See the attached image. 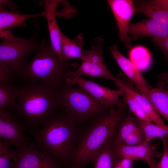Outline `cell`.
<instances>
[{
    "instance_id": "cell-1",
    "label": "cell",
    "mask_w": 168,
    "mask_h": 168,
    "mask_svg": "<svg viewBox=\"0 0 168 168\" xmlns=\"http://www.w3.org/2000/svg\"><path fill=\"white\" fill-rule=\"evenodd\" d=\"M58 90L37 82L20 86V94L14 107L29 132L42 127L58 108Z\"/></svg>"
},
{
    "instance_id": "cell-2",
    "label": "cell",
    "mask_w": 168,
    "mask_h": 168,
    "mask_svg": "<svg viewBox=\"0 0 168 168\" xmlns=\"http://www.w3.org/2000/svg\"><path fill=\"white\" fill-rule=\"evenodd\" d=\"M37 51L33 59L24 63L18 71V78L27 83H40L58 89L72 71L68 64L56 53L50 41L42 40Z\"/></svg>"
},
{
    "instance_id": "cell-3",
    "label": "cell",
    "mask_w": 168,
    "mask_h": 168,
    "mask_svg": "<svg viewBox=\"0 0 168 168\" xmlns=\"http://www.w3.org/2000/svg\"><path fill=\"white\" fill-rule=\"evenodd\" d=\"M127 107L122 101V104L116 109H111L94 119L74 153L73 159L76 163L82 164L94 161L100 151L112 142L120 123L126 116Z\"/></svg>"
},
{
    "instance_id": "cell-4",
    "label": "cell",
    "mask_w": 168,
    "mask_h": 168,
    "mask_svg": "<svg viewBox=\"0 0 168 168\" xmlns=\"http://www.w3.org/2000/svg\"><path fill=\"white\" fill-rule=\"evenodd\" d=\"M75 123L62 111H56L42 127L29 132L37 147L55 158L65 160L72 152Z\"/></svg>"
},
{
    "instance_id": "cell-5",
    "label": "cell",
    "mask_w": 168,
    "mask_h": 168,
    "mask_svg": "<svg viewBox=\"0 0 168 168\" xmlns=\"http://www.w3.org/2000/svg\"><path fill=\"white\" fill-rule=\"evenodd\" d=\"M66 82L58 89V108L76 122L96 119L111 109L105 106L79 86L73 87Z\"/></svg>"
},
{
    "instance_id": "cell-6",
    "label": "cell",
    "mask_w": 168,
    "mask_h": 168,
    "mask_svg": "<svg viewBox=\"0 0 168 168\" xmlns=\"http://www.w3.org/2000/svg\"><path fill=\"white\" fill-rule=\"evenodd\" d=\"M37 31L29 39L13 35L3 39L0 44V66L9 68L16 74L22 65L26 62L29 54L37 50Z\"/></svg>"
},
{
    "instance_id": "cell-7",
    "label": "cell",
    "mask_w": 168,
    "mask_h": 168,
    "mask_svg": "<svg viewBox=\"0 0 168 168\" xmlns=\"http://www.w3.org/2000/svg\"><path fill=\"white\" fill-rule=\"evenodd\" d=\"M66 82L72 85L79 86L109 109L113 108L114 106L119 107L122 104V100L120 97L123 96L124 92L121 89L114 90L81 77L69 76Z\"/></svg>"
},
{
    "instance_id": "cell-8",
    "label": "cell",
    "mask_w": 168,
    "mask_h": 168,
    "mask_svg": "<svg viewBox=\"0 0 168 168\" xmlns=\"http://www.w3.org/2000/svg\"><path fill=\"white\" fill-rule=\"evenodd\" d=\"M34 142L18 148L12 168H58L55 158L47 152L40 150Z\"/></svg>"
},
{
    "instance_id": "cell-9",
    "label": "cell",
    "mask_w": 168,
    "mask_h": 168,
    "mask_svg": "<svg viewBox=\"0 0 168 168\" xmlns=\"http://www.w3.org/2000/svg\"><path fill=\"white\" fill-rule=\"evenodd\" d=\"M25 130L24 124L16 117L4 110H0V139L10 146L21 148L30 143V139L24 133Z\"/></svg>"
},
{
    "instance_id": "cell-10",
    "label": "cell",
    "mask_w": 168,
    "mask_h": 168,
    "mask_svg": "<svg viewBox=\"0 0 168 168\" xmlns=\"http://www.w3.org/2000/svg\"><path fill=\"white\" fill-rule=\"evenodd\" d=\"M116 21L119 36L127 48L132 46L128 30L130 20L136 12L135 7L131 0H107Z\"/></svg>"
},
{
    "instance_id": "cell-11",
    "label": "cell",
    "mask_w": 168,
    "mask_h": 168,
    "mask_svg": "<svg viewBox=\"0 0 168 168\" xmlns=\"http://www.w3.org/2000/svg\"><path fill=\"white\" fill-rule=\"evenodd\" d=\"M110 51L118 64L126 76L136 85V90L145 96L152 87L147 82L140 70L128 58L120 53L117 46L113 45Z\"/></svg>"
},
{
    "instance_id": "cell-12",
    "label": "cell",
    "mask_w": 168,
    "mask_h": 168,
    "mask_svg": "<svg viewBox=\"0 0 168 168\" xmlns=\"http://www.w3.org/2000/svg\"><path fill=\"white\" fill-rule=\"evenodd\" d=\"M112 144L116 156L119 159L127 158L134 161L142 160L148 165L156 156V146L149 143L134 146L122 144Z\"/></svg>"
},
{
    "instance_id": "cell-13",
    "label": "cell",
    "mask_w": 168,
    "mask_h": 168,
    "mask_svg": "<svg viewBox=\"0 0 168 168\" xmlns=\"http://www.w3.org/2000/svg\"><path fill=\"white\" fill-rule=\"evenodd\" d=\"M128 34L134 39L143 36L152 37L155 42L168 36V26L151 19L130 24Z\"/></svg>"
},
{
    "instance_id": "cell-14",
    "label": "cell",
    "mask_w": 168,
    "mask_h": 168,
    "mask_svg": "<svg viewBox=\"0 0 168 168\" xmlns=\"http://www.w3.org/2000/svg\"><path fill=\"white\" fill-rule=\"evenodd\" d=\"M117 77L120 80V81L114 83L116 86L119 89L128 92L134 97L152 122L161 126H166L150 101L146 96L139 93L131 84L129 83L125 79L123 78L121 74L119 75Z\"/></svg>"
},
{
    "instance_id": "cell-15",
    "label": "cell",
    "mask_w": 168,
    "mask_h": 168,
    "mask_svg": "<svg viewBox=\"0 0 168 168\" xmlns=\"http://www.w3.org/2000/svg\"><path fill=\"white\" fill-rule=\"evenodd\" d=\"M61 1L58 0H46L41 1L40 3L43 5L44 8L52 46L56 53L63 58L61 45V32L59 29L55 19L57 8L59 3Z\"/></svg>"
},
{
    "instance_id": "cell-16",
    "label": "cell",
    "mask_w": 168,
    "mask_h": 168,
    "mask_svg": "<svg viewBox=\"0 0 168 168\" xmlns=\"http://www.w3.org/2000/svg\"><path fill=\"white\" fill-rule=\"evenodd\" d=\"M62 56L65 60L82 58V51L84 45V37L81 33L73 40L65 35L62 32L60 35Z\"/></svg>"
},
{
    "instance_id": "cell-17",
    "label": "cell",
    "mask_w": 168,
    "mask_h": 168,
    "mask_svg": "<svg viewBox=\"0 0 168 168\" xmlns=\"http://www.w3.org/2000/svg\"><path fill=\"white\" fill-rule=\"evenodd\" d=\"M45 16L44 11L35 14H22L8 11L0 6V31L26 26L24 21L29 18Z\"/></svg>"
},
{
    "instance_id": "cell-18",
    "label": "cell",
    "mask_w": 168,
    "mask_h": 168,
    "mask_svg": "<svg viewBox=\"0 0 168 168\" xmlns=\"http://www.w3.org/2000/svg\"><path fill=\"white\" fill-rule=\"evenodd\" d=\"M135 8L136 12L142 13L150 19L168 26V9L161 8L150 2H142Z\"/></svg>"
},
{
    "instance_id": "cell-19",
    "label": "cell",
    "mask_w": 168,
    "mask_h": 168,
    "mask_svg": "<svg viewBox=\"0 0 168 168\" xmlns=\"http://www.w3.org/2000/svg\"><path fill=\"white\" fill-rule=\"evenodd\" d=\"M140 130L136 118L133 117L130 112L120 123L115 138L111 143L113 144L121 143L130 135Z\"/></svg>"
},
{
    "instance_id": "cell-20",
    "label": "cell",
    "mask_w": 168,
    "mask_h": 168,
    "mask_svg": "<svg viewBox=\"0 0 168 168\" xmlns=\"http://www.w3.org/2000/svg\"><path fill=\"white\" fill-rule=\"evenodd\" d=\"M138 125L143 133L146 143L156 138L161 139L168 136V125L162 126L151 122L143 121L136 118Z\"/></svg>"
},
{
    "instance_id": "cell-21",
    "label": "cell",
    "mask_w": 168,
    "mask_h": 168,
    "mask_svg": "<svg viewBox=\"0 0 168 168\" xmlns=\"http://www.w3.org/2000/svg\"><path fill=\"white\" fill-rule=\"evenodd\" d=\"M20 86L12 83H0V110L9 106L14 107L15 100L19 96Z\"/></svg>"
},
{
    "instance_id": "cell-22",
    "label": "cell",
    "mask_w": 168,
    "mask_h": 168,
    "mask_svg": "<svg viewBox=\"0 0 168 168\" xmlns=\"http://www.w3.org/2000/svg\"><path fill=\"white\" fill-rule=\"evenodd\" d=\"M119 158L116 156L111 142L105 146L97 154L94 161V168H114Z\"/></svg>"
},
{
    "instance_id": "cell-23",
    "label": "cell",
    "mask_w": 168,
    "mask_h": 168,
    "mask_svg": "<svg viewBox=\"0 0 168 168\" xmlns=\"http://www.w3.org/2000/svg\"><path fill=\"white\" fill-rule=\"evenodd\" d=\"M129 57L131 61L140 70H144L150 66L152 62L150 54L144 46H137L130 50Z\"/></svg>"
},
{
    "instance_id": "cell-24",
    "label": "cell",
    "mask_w": 168,
    "mask_h": 168,
    "mask_svg": "<svg viewBox=\"0 0 168 168\" xmlns=\"http://www.w3.org/2000/svg\"><path fill=\"white\" fill-rule=\"evenodd\" d=\"M10 145L2 139H0V168H11V160H15L18 152V149L11 148Z\"/></svg>"
},
{
    "instance_id": "cell-25",
    "label": "cell",
    "mask_w": 168,
    "mask_h": 168,
    "mask_svg": "<svg viewBox=\"0 0 168 168\" xmlns=\"http://www.w3.org/2000/svg\"><path fill=\"white\" fill-rule=\"evenodd\" d=\"M123 91L124 94L122 100L126 104L130 112L133 114L137 118L140 120L151 122V119L144 113L135 98L128 92Z\"/></svg>"
},
{
    "instance_id": "cell-26",
    "label": "cell",
    "mask_w": 168,
    "mask_h": 168,
    "mask_svg": "<svg viewBox=\"0 0 168 168\" xmlns=\"http://www.w3.org/2000/svg\"><path fill=\"white\" fill-rule=\"evenodd\" d=\"M120 144L134 146L147 143H145L144 135L140 130L130 135Z\"/></svg>"
},
{
    "instance_id": "cell-27",
    "label": "cell",
    "mask_w": 168,
    "mask_h": 168,
    "mask_svg": "<svg viewBox=\"0 0 168 168\" xmlns=\"http://www.w3.org/2000/svg\"><path fill=\"white\" fill-rule=\"evenodd\" d=\"M17 78L16 73L11 69L0 66V83H12Z\"/></svg>"
},
{
    "instance_id": "cell-28",
    "label": "cell",
    "mask_w": 168,
    "mask_h": 168,
    "mask_svg": "<svg viewBox=\"0 0 168 168\" xmlns=\"http://www.w3.org/2000/svg\"><path fill=\"white\" fill-rule=\"evenodd\" d=\"M163 151L161 159L158 162L156 168H168V142L167 139L163 138L161 139Z\"/></svg>"
},
{
    "instance_id": "cell-29",
    "label": "cell",
    "mask_w": 168,
    "mask_h": 168,
    "mask_svg": "<svg viewBox=\"0 0 168 168\" xmlns=\"http://www.w3.org/2000/svg\"><path fill=\"white\" fill-rule=\"evenodd\" d=\"M158 86H164L168 85V72H163L159 74L157 77Z\"/></svg>"
},
{
    "instance_id": "cell-30",
    "label": "cell",
    "mask_w": 168,
    "mask_h": 168,
    "mask_svg": "<svg viewBox=\"0 0 168 168\" xmlns=\"http://www.w3.org/2000/svg\"><path fill=\"white\" fill-rule=\"evenodd\" d=\"M155 42L159 46L166 56L168 58V36L162 40Z\"/></svg>"
},
{
    "instance_id": "cell-31",
    "label": "cell",
    "mask_w": 168,
    "mask_h": 168,
    "mask_svg": "<svg viewBox=\"0 0 168 168\" xmlns=\"http://www.w3.org/2000/svg\"><path fill=\"white\" fill-rule=\"evenodd\" d=\"M0 6L2 7L6 6L11 9V12L18 13L17 9L12 1L1 0L0 1Z\"/></svg>"
},
{
    "instance_id": "cell-32",
    "label": "cell",
    "mask_w": 168,
    "mask_h": 168,
    "mask_svg": "<svg viewBox=\"0 0 168 168\" xmlns=\"http://www.w3.org/2000/svg\"><path fill=\"white\" fill-rule=\"evenodd\" d=\"M150 2L161 8L168 9V0H152Z\"/></svg>"
},
{
    "instance_id": "cell-33",
    "label": "cell",
    "mask_w": 168,
    "mask_h": 168,
    "mask_svg": "<svg viewBox=\"0 0 168 168\" xmlns=\"http://www.w3.org/2000/svg\"><path fill=\"white\" fill-rule=\"evenodd\" d=\"M158 162L155 159H153L148 165L149 168H156V166Z\"/></svg>"
}]
</instances>
